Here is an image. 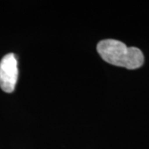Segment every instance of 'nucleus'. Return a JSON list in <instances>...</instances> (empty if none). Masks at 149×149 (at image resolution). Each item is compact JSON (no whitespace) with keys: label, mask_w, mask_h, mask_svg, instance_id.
Returning <instances> with one entry per match:
<instances>
[{"label":"nucleus","mask_w":149,"mask_h":149,"mask_svg":"<svg viewBox=\"0 0 149 149\" xmlns=\"http://www.w3.org/2000/svg\"><path fill=\"white\" fill-rule=\"evenodd\" d=\"M97 52L101 58L109 64L129 70L138 69L144 62L142 51L137 47H128L115 39H104L97 44Z\"/></svg>","instance_id":"f257e3e1"},{"label":"nucleus","mask_w":149,"mask_h":149,"mask_svg":"<svg viewBox=\"0 0 149 149\" xmlns=\"http://www.w3.org/2000/svg\"><path fill=\"white\" fill-rule=\"evenodd\" d=\"M18 76L17 61L13 53L5 55L0 61V88L6 93L15 90Z\"/></svg>","instance_id":"f03ea898"}]
</instances>
